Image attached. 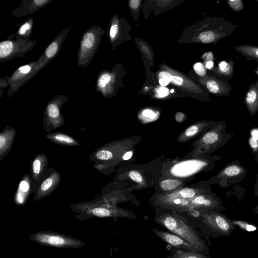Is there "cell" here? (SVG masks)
Here are the masks:
<instances>
[{"label":"cell","mask_w":258,"mask_h":258,"mask_svg":"<svg viewBox=\"0 0 258 258\" xmlns=\"http://www.w3.org/2000/svg\"><path fill=\"white\" fill-rule=\"evenodd\" d=\"M180 195L183 198H191L196 196V191L192 188H183L179 191Z\"/></svg>","instance_id":"1f68e13d"},{"label":"cell","mask_w":258,"mask_h":258,"mask_svg":"<svg viewBox=\"0 0 258 258\" xmlns=\"http://www.w3.org/2000/svg\"><path fill=\"white\" fill-rule=\"evenodd\" d=\"M43 160L40 157H36L32 162V171L35 177L40 174L43 165Z\"/></svg>","instance_id":"4316f807"},{"label":"cell","mask_w":258,"mask_h":258,"mask_svg":"<svg viewBox=\"0 0 258 258\" xmlns=\"http://www.w3.org/2000/svg\"><path fill=\"white\" fill-rule=\"evenodd\" d=\"M234 61L232 59L222 60L218 62L214 70L217 74L228 80L234 77Z\"/></svg>","instance_id":"d6986e66"},{"label":"cell","mask_w":258,"mask_h":258,"mask_svg":"<svg viewBox=\"0 0 258 258\" xmlns=\"http://www.w3.org/2000/svg\"><path fill=\"white\" fill-rule=\"evenodd\" d=\"M174 91V90L173 89H172V90H171V91H170V92H171V93H173Z\"/></svg>","instance_id":"c3c4849f"},{"label":"cell","mask_w":258,"mask_h":258,"mask_svg":"<svg viewBox=\"0 0 258 258\" xmlns=\"http://www.w3.org/2000/svg\"><path fill=\"white\" fill-rule=\"evenodd\" d=\"M233 133L226 132L225 121H219L202 137L201 142L204 153L209 155L212 152L225 145L233 136Z\"/></svg>","instance_id":"277c9868"},{"label":"cell","mask_w":258,"mask_h":258,"mask_svg":"<svg viewBox=\"0 0 258 258\" xmlns=\"http://www.w3.org/2000/svg\"><path fill=\"white\" fill-rule=\"evenodd\" d=\"M15 131H11L8 133L3 132L0 135L1 155L6 152L12 144L14 136Z\"/></svg>","instance_id":"603a6c76"},{"label":"cell","mask_w":258,"mask_h":258,"mask_svg":"<svg viewBox=\"0 0 258 258\" xmlns=\"http://www.w3.org/2000/svg\"><path fill=\"white\" fill-rule=\"evenodd\" d=\"M234 49L246 60H254L258 62V46L249 44H243L235 46Z\"/></svg>","instance_id":"ffe728a7"},{"label":"cell","mask_w":258,"mask_h":258,"mask_svg":"<svg viewBox=\"0 0 258 258\" xmlns=\"http://www.w3.org/2000/svg\"><path fill=\"white\" fill-rule=\"evenodd\" d=\"M155 222L194 245L200 253L206 254L209 253L208 247L205 240L195 231L191 226L182 219L174 215L166 214L157 218Z\"/></svg>","instance_id":"6da1fadb"},{"label":"cell","mask_w":258,"mask_h":258,"mask_svg":"<svg viewBox=\"0 0 258 258\" xmlns=\"http://www.w3.org/2000/svg\"><path fill=\"white\" fill-rule=\"evenodd\" d=\"M194 69L195 72L201 77H205L206 75V71L204 66L201 62L195 64Z\"/></svg>","instance_id":"836d02e7"},{"label":"cell","mask_w":258,"mask_h":258,"mask_svg":"<svg viewBox=\"0 0 258 258\" xmlns=\"http://www.w3.org/2000/svg\"><path fill=\"white\" fill-rule=\"evenodd\" d=\"M54 178L52 177H48L45 179L42 183L40 187V191L41 193H46L52 188L54 184Z\"/></svg>","instance_id":"83f0119b"},{"label":"cell","mask_w":258,"mask_h":258,"mask_svg":"<svg viewBox=\"0 0 258 258\" xmlns=\"http://www.w3.org/2000/svg\"><path fill=\"white\" fill-rule=\"evenodd\" d=\"M184 116V114H183L182 113H181L180 112H179L176 114V115L175 116V118L178 122H181L183 120Z\"/></svg>","instance_id":"ab89813d"},{"label":"cell","mask_w":258,"mask_h":258,"mask_svg":"<svg viewBox=\"0 0 258 258\" xmlns=\"http://www.w3.org/2000/svg\"><path fill=\"white\" fill-rule=\"evenodd\" d=\"M176 254L177 258H213L201 253L189 251L177 250Z\"/></svg>","instance_id":"d4e9b609"},{"label":"cell","mask_w":258,"mask_h":258,"mask_svg":"<svg viewBox=\"0 0 258 258\" xmlns=\"http://www.w3.org/2000/svg\"><path fill=\"white\" fill-rule=\"evenodd\" d=\"M254 73L258 76V66H257L255 70H254Z\"/></svg>","instance_id":"7dc6e473"},{"label":"cell","mask_w":258,"mask_h":258,"mask_svg":"<svg viewBox=\"0 0 258 258\" xmlns=\"http://www.w3.org/2000/svg\"><path fill=\"white\" fill-rule=\"evenodd\" d=\"M118 26L115 23L111 24L109 27V35L111 41L115 39L118 32Z\"/></svg>","instance_id":"d6a6232c"},{"label":"cell","mask_w":258,"mask_h":258,"mask_svg":"<svg viewBox=\"0 0 258 258\" xmlns=\"http://www.w3.org/2000/svg\"><path fill=\"white\" fill-rule=\"evenodd\" d=\"M202 230L207 238L230 235L236 226L231 219L219 212L205 210L201 215Z\"/></svg>","instance_id":"7a4b0ae2"},{"label":"cell","mask_w":258,"mask_h":258,"mask_svg":"<svg viewBox=\"0 0 258 258\" xmlns=\"http://www.w3.org/2000/svg\"><path fill=\"white\" fill-rule=\"evenodd\" d=\"M36 64V60L31 61L17 69L10 76L9 88L7 94L11 99L13 95L16 93L21 87L28 81Z\"/></svg>","instance_id":"9c48e42d"},{"label":"cell","mask_w":258,"mask_h":258,"mask_svg":"<svg viewBox=\"0 0 258 258\" xmlns=\"http://www.w3.org/2000/svg\"><path fill=\"white\" fill-rule=\"evenodd\" d=\"M231 221L236 226H238L241 229L247 232H253L257 229L255 225L245 221L240 220H231Z\"/></svg>","instance_id":"cb8c5ba5"},{"label":"cell","mask_w":258,"mask_h":258,"mask_svg":"<svg viewBox=\"0 0 258 258\" xmlns=\"http://www.w3.org/2000/svg\"><path fill=\"white\" fill-rule=\"evenodd\" d=\"M254 159L255 163L258 162V148L257 151L255 152V153L254 154Z\"/></svg>","instance_id":"f6af8a7d"},{"label":"cell","mask_w":258,"mask_h":258,"mask_svg":"<svg viewBox=\"0 0 258 258\" xmlns=\"http://www.w3.org/2000/svg\"><path fill=\"white\" fill-rule=\"evenodd\" d=\"M95 156L97 159L101 160H108L112 158V153L108 150H100L98 151Z\"/></svg>","instance_id":"4dcf8cb0"},{"label":"cell","mask_w":258,"mask_h":258,"mask_svg":"<svg viewBox=\"0 0 258 258\" xmlns=\"http://www.w3.org/2000/svg\"><path fill=\"white\" fill-rule=\"evenodd\" d=\"M47 137L49 140L60 144L76 145L78 143L70 136L61 133L53 134L47 135Z\"/></svg>","instance_id":"7402d4cb"},{"label":"cell","mask_w":258,"mask_h":258,"mask_svg":"<svg viewBox=\"0 0 258 258\" xmlns=\"http://www.w3.org/2000/svg\"><path fill=\"white\" fill-rule=\"evenodd\" d=\"M206 165V162L198 161H185L173 167L172 172L175 175H177V176L188 175L195 172Z\"/></svg>","instance_id":"2e32d148"},{"label":"cell","mask_w":258,"mask_h":258,"mask_svg":"<svg viewBox=\"0 0 258 258\" xmlns=\"http://www.w3.org/2000/svg\"><path fill=\"white\" fill-rule=\"evenodd\" d=\"M180 181L175 179H166L160 183V186L165 191H170L175 189L180 184Z\"/></svg>","instance_id":"484cf974"},{"label":"cell","mask_w":258,"mask_h":258,"mask_svg":"<svg viewBox=\"0 0 258 258\" xmlns=\"http://www.w3.org/2000/svg\"><path fill=\"white\" fill-rule=\"evenodd\" d=\"M227 2L229 8L234 12H240L244 8V3L241 0H228Z\"/></svg>","instance_id":"f1b7e54d"},{"label":"cell","mask_w":258,"mask_h":258,"mask_svg":"<svg viewBox=\"0 0 258 258\" xmlns=\"http://www.w3.org/2000/svg\"><path fill=\"white\" fill-rule=\"evenodd\" d=\"M104 34L101 28L94 25L82 33L77 55V65L86 68L93 59Z\"/></svg>","instance_id":"3957f363"},{"label":"cell","mask_w":258,"mask_h":258,"mask_svg":"<svg viewBox=\"0 0 258 258\" xmlns=\"http://www.w3.org/2000/svg\"><path fill=\"white\" fill-rule=\"evenodd\" d=\"M171 81L176 85H180L183 83V79L179 77L172 76Z\"/></svg>","instance_id":"74e56055"},{"label":"cell","mask_w":258,"mask_h":258,"mask_svg":"<svg viewBox=\"0 0 258 258\" xmlns=\"http://www.w3.org/2000/svg\"><path fill=\"white\" fill-rule=\"evenodd\" d=\"M53 0H23L19 7L12 11L14 18L21 17L32 14L44 8Z\"/></svg>","instance_id":"7c38bea8"},{"label":"cell","mask_w":258,"mask_h":258,"mask_svg":"<svg viewBox=\"0 0 258 258\" xmlns=\"http://www.w3.org/2000/svg\"><path fill=\"white\" fill-rule=\"evenodd\" d=\"M152 231L163 241L172 246L183 248L191 252H199L198 249L194 245L171 232L156 229H153Z\"/></svg>","instance_id":"4fadbf2b"},{"label":"cell","mask_w":258,"mask_h":258,"mask_svg":"<svg viewBox=\"0 0 258 258\" xmlns=\"http://www.w3.org/2000/svg\"><path fill=\"white\" fill-rule=\"evenodd\" d=\"M143 114L146 117H150L154 116V113L151 110L147 109L143 111Z\"/></svg>","instance_id":"b9f144b4"},{"label":"cell","mask_w":258,"mask_h":258,"mask_svg":"<svg viewBox=\"0 0 258 258\" xmlns=\"http://www.w3.org/2000/svg\"><path fill=\"white\" fill-rule=\"evenodd\" d=\"M88 213L98 217H121L133 219H136V217L130 215L127 212L120 211L115 209L105 207H95L89 210Z\"/></svg>","instance_id":"e0dca14e"},{"label":"cell","mask_w":258,"mask_h":258,"mask_svg":"<svg viewBox=\"0 0 258 258\" xmlns=\"http://www.w3.org/2000/svg\"><path fill=\"white\" fill-rule=\"evenodd\" d=\"M10 76H7L0 79V90H4V89L10 86Z\"/></svg>","instance_id":"d590c367"},{"label":"cell","mask_w":258,"mask_h":258,"mask_svg":"<svg viewBox=\"0 0 258 258\" xmlns=\"http://www.w3.org/2000/svg\"><path fill=\"white\" fill-rule=\"evenodd\" d=\"M205 86L210 93L220 97H229L232 91L228 80L217 74L208 76Z\"/></svg>","instance_id":"30bf717a"},{"label":"cell","mask_w":258,"mask_h":258,"mask_svg":"<svg viewBox=\"0 0 258 258\" xmlns=\"http://www.w3.org/2000/svg\"><path fill=\"white\" fill-rule=\"evenodd\" d=\"M33 24L34 19L31 17L22 24L17 25L16 27H19L15 33L16 39L30 42Z\"/></svg>","instance_id":"ac0fdd59"},{"label":"cell","mask_w":258,"mask_h":258,"mask_svg":"<svg viewBox=\"0 0 258 258\" xmlns=\"http://www.w3.org/2000/svg\"><path fill=\"white\" fill-rule=\"evenodd\" d=\"M30 189L29 178H25L20 182L15 196V202L19 205L25 203Z\"/></svg>","instance_id":"44dd1931"},{"label":"cell","mask_w":258,"mask_h":258,"mask_svg":"<svg viewBox=\"0 0 258 258\" xmlns=\"http://www.w3.org/2000/svg\"><path fill=\"white\" fill-rule=\"evenodd\" d=\"M254 214H258V204L252 208Z\"/></svg>","instance_id":"bcb514c9"},{"label":"cell","mask_w":258,"mask_h":258,"mask_svg":"<svg viewBox=\"0 0 258 258\" xmlns=\"http://www.w3.org/2000/svg\"><path fill=\"white\" fill-rule=\"evenodd\" d=\"M68 100V96L64 94L54 97L46 106L44 111L45 118L49 120L61 119L62 116L60 113V109Z\"/></svg>","instance_id":"5bb4252c"},{"label":"cell","mask_w":258,"mask_h":258,"mask_svg":"<svg viewBox=\"0 0 258 258\" xmlns=\"http://www.w3.org/2000/svg\"><path fill=\"white\" fill-rule=\"evenodd\" d=\"M29 238L40 245L57 248H78L85 244L77 238L53 232H38Z\"/></svg>","instance_id":"5b68a950"},{"label":"cell","mask_w":258,"mask_h":258,"mask_svg":"<svg viewBox=\"0 0 258 258\" xmlns=\"http://www.w3.org/2000/svg\"><path fill=\"white\" fill-rule=\"evenodd\" d=\"M246 169L242 166L239 159L227 164L212 179V182L218 184L222 188L243 180L246 177Z\"/></svg>","instance_id":"52a82bcc"},{"label":"cell","mask_w":258,"mask_h":258,"mask_svg":"<svg viewBox=\"0 0 258 258\" xmlns=\"http://www.w3.org/2000/svg\"><path fill=\"white\" fill-rule=\"evenodd\" d=\"M128 175L133 180L137 182H141L143 180L142 175L136 171H131L128 173Z\"/></svg>","instance_id":"e575fe53"},{"label":"cell","mask_w":258,"mask_h":258,"mask_svg":"<svg viewBox=\"0 0 258 258\" xmlns=\"http://www.w3.org/2000/svg\"><path fill=\"white\" fill-rule=\"evenodd\" d=\"M159 76V82L163 87L167 85L169 83L172 77L169 73L166 72H160Z\"/></svg>","instance_id":"f546056e"},{"label":"cell","mask_w":258,"mask_h":258,"mask_svg":"<svg viewBox=\"0 0 258 258\" xmlns=\"http://www.w3.org/2000/svg\"><path fill=\"white\" fill-rule=\"evenodd\" d=\"M140 3L139 0H132L130 1V5L132 8L136 9L139 6Z\"/></svg>","instance_id":"f35d334b"},{"label":"cell","mask_w":258,"mask_h":258,"mask_svg":"<svg viewBox=\"0 0 258 258\" xmlns=\"http://www.w3.org/2000/svg\"><path fill=\"white\" fill-rule=\"evenodd\" d=\"M132 154H133V153L131 151H129V152L126 153L123 156V159H124V160L130 159L131 158Z\"/></svg>","instance_id":"ee69618b"},{"label":"cell","mask_w":258,"mask_h":258,"mask_svg":"<svg viewBox=\"0 0 258 258\" xmlns=\"http://www.w3.org/2000/svg\"><path fill=\"white\" fill-rule=\"evenodd\" d=\"M190 207L191 209L192 208H200L203 210L219 212L225 209L222 205L221 200L213 194L197 196L192 200Z\"/></svg>","instance_id":"8fae6325"},{"label":"cell","mask_w":258,"mask_h":258,"mask_svg":"<svg viewBox=\"0 0 258 258\" xmlns=\"http://www.w3.org/2000/svg\"><path fill=\"white\" fill-rule=\"evenodd\" d=\"M205 67L209 70L213 69L214 67V62L213 61H207L205 64Z\"/></svg>","instance_id":"7bdbcfd3"},{"label":"cell","mask_w":258,"mask_h":258,"mask_svg":"<svg viewBox=\"0 0 258 258\" xmlns=\"http://www.w3.org/2000/svg\"><path fill=\"white\" fill-rule=\"evenodd\" d=\"M244 103L250 115L258 111V80L249 85L246 92Z\"/></svg>","instance_id":"9a60e30c"},{"label":"cell","mask_w":258,"mask_h":258,"mask_svg":"<svg viewBox=\"0 0 258 258\" xmlns=\"http://www.w3.org/2000/svg\"><path fill=\"white\" fill-rule=\"evenodd\" d=\"M69 31L70 28L63 29L49 44L44 51L36 60V64L28 81L35 77L47 64L57 57Z\"/></svg>","instance_id":"ba28073f"},{"label":"cell","mask_w":258,"mask_h":258,"mask_svg":"<svg viewBox=\"0 0 258 258\" xmlns=\"http://www.w3.org/2000/svg\"><path fill=\"white\" fill-rule=\"evenodd\" d=\"M15 33L10 35L7 39L0 43V62L10 61L15 58H22L30 51L36 44V40L26 42L21 40H14Z\"/></svg>","instance_id":"8992f818"},{"label":"cell","mask_w":258,"mask_h":258,"mask_svg":"<svg viewBox=\"0 0 258 258\" xmlns=\"http://www.w3.org/2000/svg\"><path fill=\"white\" fill-rule=\"evenodd\" d=\"M254 194L255 197H258V173L256 175L254 185Z\"/></svg>","instance_id":"60d3db41"},{"label":"cell","mask_w":258,"mask_h":258,"mask_svg":"<svg viewBox=\"0 0 258 258\" xmlns=\"http://www.w3.org/2000/svg\"><path fill=\"white\" fill-rule=\"evenodd\" d=\"M157 93L158 97H164L168 95V90L167 88L162 86L157 90Z\"/></svg>","instance_id":"8d00e7d4"}]
</instances>
